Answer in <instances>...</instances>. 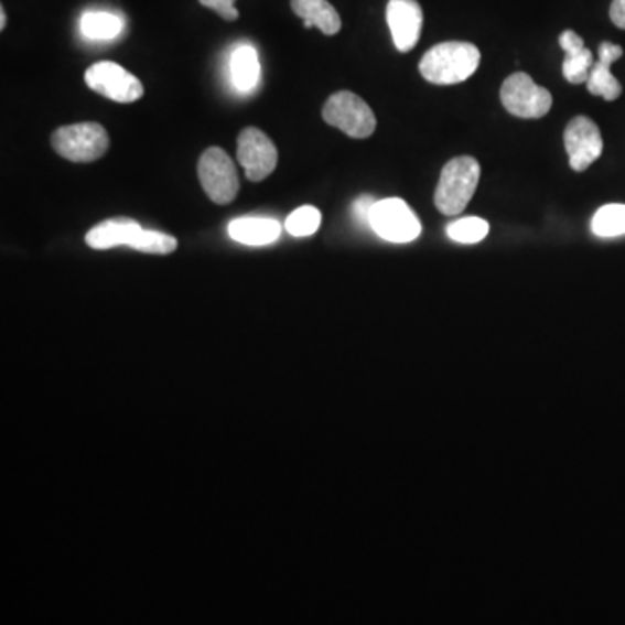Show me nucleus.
Listing matches in <instances>:
<instances>
[{
	"instance_id": "nucleus-1",
	"label": "nucleus",
	"mask_w": 625,
	"mask_h": 625,
	"mask_svg": "<svg viewBox=\"0 0 625 625\" xmlns=\"http://www.w3.org/2000/svg\"><path fill=\"white\" fill-rule=\"evenodd\" d=\"M478 47L470 42H443L434 45L422 56V77L437 86H454L464 83L478 69Z\"/></svg>"
},
{
	"instance_id": "nucleus-2",
	"label": "nucleus",
	"mask_w": 625,
	"mask_h": 625,
	"mask_svg": "<svg viewBox=\"0 0 625 625\" xmlns=\"http://www.w3.org/2000/svg\"><path fill=\"white\" fill-rule=\"evenodd\" d=\"M482 168L473 157H457L443 168L438 181L434 204L445 216H457L470 204L478 188Z\"/></svg>"
},
{
	"instance_id": "nucleus-3",
	"label": "nucleus",
	"mask_w": 625,
	"mask_h": 625,
	"mask_svg": "<svg viewBox=\"0 0 625 625\" xmlns=\"http://www.w3.org/2000/svg\"><path fill=\"white\" fill-rule=\"evenodd\" d=\"M54 152L77 164L101 159L108 152L110 139L101 123L83 122L60 127L51 136Z\"/></svg>"
},
{
	"instance_id": "nucleus-4",
	"label": "nucleus",
	"mask_w": 625,
	"mask_h": 625,
	"mask_svg": "<svg viewBox=\"0 0 625 625\" xmlns=\"http://www.w3.org/2000/svg\"><path fill=\"white\" fill-rule=\"evenodd\" d=\"M322 115L328 126L340 129L349 138L365 139L376 131V115L360 96L349 90L332 95L323 105Z\"/></svg>"
},
{
	"instance_id": "nucleus-5",
	"label": "nucleus",
	"mask_w": 625,
	"mask_h": 625,
	"mask_svg": "<svg viewBox=\"0 0 625 625\" xmlns=\"http://www.w3.org/2000/svg\"><path fill=\"white\" fill-rule=\"evenodd\" d=\"M198 180L208 198L217 205L235 201L240 180L234 160L222 148H207L198 160Z\"/></svg>"
},
{
	"instance_id": "nucleus-6",
	"label": "nucleus",
	"mask_w": 625,
	"mask_h": 625,
	"mask_svg": "<svg viewBox=\"0 0 625 625\" xmlns=\"http://www.w3.org/2000/svg\"><path fill=\"white\" fill-rule=\"evenodd\" d=\"M500 101L509 114L519 119H540L552 107V96L548 89L537 86L530 75L518 72L504 80Z\"/></svg>"
},
{
	"instance_id": "nucleus-7",
	"label": "nucleus",
	"mask_w": 625,
	"mask_h": 625,
	"mask_svg": "<svg viewBox=\"0 0 625 625\" xmlns=\"http://www.w3.org/2000/svg\"><path fill=\"white\" fill-rule=\"evenodd\" d=\"M370 228L392 244H409L421 235V222L401 198L376 202L370 214Z\"/></svg>"
},
{
	"instance_id": "nucleus-8",
	"label": "nucleus",
	"mask_w": 625,
	"mask_h": 625,
	"mask_svg": "<svg viewBox=\"0 0 625 625\" xmlns=\"http://www.w3.org/2000/svg\"><path fill=\"white\" fill-rule=\"evenodd\" d=\"M86 84L105 98L117 103H134L144 95L143 84L117 63L101 62L86 72Z\"/></svg>"
},
{
	"instance_id": "nucleus-9",
	"label": "nucleus",
	"mask_w": 625,
	"mask_h": 625,
	"mask_svg": "<svg viewBox=\"0 0 625 625\" xmlns=\"http://www.w3.org/2000/svg\"><path fill=\"white\" fill-rule=\"evenodd\" d=\"M237 157L247 180L252 183L266 180L277 168V147L256 127H247L238 136Z\"/></svg>"
},
{
	"instance_id": "nucleus-10",
	"label": "nucleus",
	"mask_w": 625,
	"mask_h": 625,
	"mask_svg": "<svg viewBox=\"0 0 625 625\" xmlns=\"http://www.w3.org/2000/svg\"><path fill=\"white\" fill-rule=\"evenodd\" d=\"M564 148L569 152L570 168L576 172L585 171L603 153L600 127L588 117H575L564 129Z\"/></svg>"
},
{
	"instance_id": "nucleus-11",
	"label": "nucleus",
	"mask_w": 625,
	"mask_h": 625,
	"mask_svg": "<svg viewBox=\"0 0 625 625\" xmlns=\"http://www.w3.org/2000/svg\"><path fill=\"white\" fill-rule=\"evenodd\" d=\"M386 20L391 30L392 42L400 53L416 47L422 32V9L417 0H389Z\"/></svg>"
},
{
	"instance_id": "nucleus-12",
	"label": "nucleus",
	"mask_w": 625,
	"mask_h": 625,
	"mask_svg": "<svg viewBox=\"0 0 625 625\" xmlns=\"http://www.w3.org/2000/svg\"><path fill=\"white\" fill-rule=\"evenodd\" d=\"M624 50L621 45L612 42H601L597 50V62L589 74L588 90L593 96H601L606 101H615L622 95V86L617 78L613 77L612 65L621 60Z\"/></svg>"
},
{
	"instance_id": "nucleus-13",
	"label": "nucleus",
	"mask_w": 625,
	"mask_h": 625,
	"mask_svg": "<svg viewBox=\"0 0 625 625\" xmlns=\"http://www.w3.org/2000/svg\"><path fill=\"white\" fill-rule=\"evenodd\" d=\"M143 231L141 225L129 217H114L90 228L86 235V244L90 249L107 250L114 247H132L138 235Z\"/></svg>"
},
{
	"instance_id": "nucleus-14",
	"label": "nucleus",
	"mask_w": 625,
	"mask_h": 625,
	"mask_svg": "<svg viewBox=\"0 0 625 625\" xmlns=\"http://www.w3.org/2000/svg\"><path fill=\"white\" fill-rule=\"evenodd\" d=\"M561 50L564 51L563 75L570 84L588 83L594 66V56L588 50L581 35L573 30H564L560 35Z\"/></svg>"
},
{
	"instance_id": "nucleus-15",
	"label": "nucleus",
	"mask_w": 625,
	"mask_h": 625,
	"mask_svg": "<svg viewBox=\"0 0 625 625\" xmlns=\"http://www.w3.org/2000/svg\"><path fill=\"white\" fill-rule=\"evenodd\" d=\"M228 234L246 246H268L280 237L282 226L270 217H238L229 223Z\"/></svg>"
},
{
	"instance_id": "nucleus-16",
	"label": "nucleus",
	"mask_w": 625,
	"mask_h": 625,
	"mask_svg": "<svg viewBox=\"0 0 625 625\" xmlns=\"http://www.w3.org/2000/svg\"><path fill=\"white\" fill-rule=\"evenodd\" d=\"M292 11L303 18L304 26H316L325 35L340 32L341 17L328 0H291Z\"/></svg>"
},
{
	"instance_id": "nucleus-17",
	"label": "nucleus",
	"mask_w": 625,
	"mask_h": 625,
	"mask_svg": "<svg viewBox=\"0 0 625 625\" xmlns=\"http://www.w3.org/2000/svg\"><path fill=\"white\" fill-rule=\"evenodd\" d=\"M261 65L252 45H240L231 54V80L240 90H252L258 86Z\"/></svg>"
},
{
	"instance_id": "nucleus-18",
	"label": "nucleus",
	"mask_w": 625,
	"mask_h": 625,
	"mask_svg": "<svg viewBox=\"0 0 625 625\" xmlns=\"http://www.w3.org/2000/svg\"><path fill=\"white\" fill-rule=\"evenodd\" d=\"M123 29L122 18L105 11H89L80 18V30L93 41H110L120 35Z\"/></svg>"
},
{
	"instance_id": "nucleus-19",
	"label": "nucleus",
	"mask_w": 625,
	"mask_h": 625,
	"mask_svg": "<svg viewBox=\"0 0 625 625\" xmlns=\"http://www.w3.org/2000/svg\"><path fill=\"white\" fill-rule=\"evenodd\" d=\"M593 231L597 237H621L625 235V205L610 204L594 214Z\"/></svg>"
},
{
	"instance_id": "nucleus-20",
	"label": "nucleus",
	"mask_w": 625,
	"mask_h": 625,
	"mask_svg": "<svg viewBox=\"0 0 625 625\" xmlns=\"http://www.w3.org/2000/svg\"><path fill=\"white\" fill-rule=\"evenodd\" d=\"M488 229L491 226L482 217H464L449 225L446 234L459 244H478L488 235Z\"/></svg>"
},
{
	"instance_id": "nucleus-21",
	"label": "nucleus",
	"mask_w": 625,
	"mask_h": 625,
	"mask_svg": "<svg viewBox=\"0 0 625 625\" xmlns=\"http://www.w3.org/2000/svg\"><path fill=\"white\" fill-rule=\"evenodd\" d=\"M322 223V214L313 205H303L287 217L285 229L294 237H310L315 234Z\"/></svg>"
},
{
	"instance_id": "nucleus-22",
	"label": "nucleus",
	"mask_w": 625,
	"mask_h": 625,
	"mask_svg": "<svg viewBox=\"0 0 625 625\" xmlns=\"http://www.w3.org/2000/svg\"><path fill=\"white\" fill-rule=\"evenodd\" d=\"M131 249L139 250V252L165 256V254L174 252L177 249V240L168 234H160V231H153V229H143L136 238Z\"/></svg>"
},
{
	"instance_id": "nucleus-23",
	"label": "nucleus",
	"mask_w": 625,
	"mask_h": 625,
	"mask_svg": "<svg viewBox=\"0 0 625 625\" xmlns=\"http://www.w3.org/2000/svg\"><path fill=\"white\" fill-rule=\"evenodd\" d=\"M201 4L213 9L219 17L225 18L226 21H235L238 18L235 0H201Z\"/></svg>"
},
{
	"instance_id": "nucleus-24",
	"label": "nucleus",
	"mask_w": 625,
	"mask_h": 625,
	"mask_svg": "<svg viewBox=\"0 0 625 625\" xmlns=\"http://www.w3.org/2000/svg\"><path fill=\"white\" fill-rule=\"evenodd\" d=\"M374 201L373 196L364 195L358 198V201L353 204V214H355L356 219L362 225L370 226V214H373Z\"/></svg>"
},
{
	"instance_id": "nucleus-25",
	"label": "nucleus",
	"mask_w": 625,
	"mask_h": 625,
	"mask_svg": "<svg viewBox=\"0 0 625 625\" xmlns=\"http://www.w3.org/2000/svg\"><path fill=\"white\" fill-rule=\"evenodd\" d=\"M610 18L618 29L625 30V0H613Z\"/></svg>"
},
{
	"instance_id": "nucleus-26",
	"label": "nucleus",
	"mask_w": 625,
	"mask_h": 625,
	"mask_svg": "<svg viewBox=\"0 0 625 625\" xmlns=\"http://www.w3.org/2000/svg\"><path fill=\"white\" fill-rule=\"evenodd\" d=\"M6 29V11L4 8H0V30Z\"/></svg>"
}]
</instances>
